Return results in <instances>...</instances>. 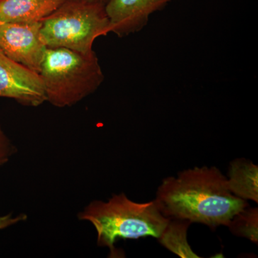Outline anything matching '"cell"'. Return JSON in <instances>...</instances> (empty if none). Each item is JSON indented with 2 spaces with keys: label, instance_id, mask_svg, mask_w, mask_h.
Listing matches in <instances>:
<instances>
[{
  "label": "cell",
  "instance_id": "6",
  "mask_svg": "<svg viewBox=\"0 0 258 258\" xmlns=\"http://www.w3.org/2000/svg\"><path fill=\"white\" fill-rule=\"evenodd\" d=\"M0 98L36 107L46 101L40 74L15 62L0 50Z\"/></svg>",
  "mask_w": 258,
  "mask_h": 258
},
{
  "label": "cell",
  "instance_id": "13",
  "mask_svg": "<svg viewBox=\"0 0 258 258\" xmlns=\"http://www.w3.org/2000/svg\"><path fill=\"white\" fill-rule=\"evenodd\" d=\"M27 216L25 215H20L19 216L13 217L12 215H7L0 217V230L7 228L10 226L15 225L19 222L24 221L26 220Z\"/></svg>",
  "mask_w": 258,
  "mask_h": 258
},
{
  "label": "cell",
  "instance_id": "14",
  "mask_svg": "<svg viewBox=\"0 0 258 258\" xmlns=\"http://www.w3.org/2000/svg\"><path fill=\"white\" fill-rule=\"evenodd\" d=\"M88 1L95 2V3H102V4L106 5L110 0H88Z\"/></svg>",
  "mask_w": 258,
  "mask_h": 258
},
{
  "label": "cell",
  "instance_id": "12",
  "mask_svg": "<svg viewBox=\"0 0 258 258\" xmlns=\"http://www.w3.org/2000/svg\"><path fill=\"white\" fill-rule=\"evenodd\" d=\"M14 152V147L0 124V166L6 164Z\"/></svg>",
  "mask_w": 258,
  "mask_h": 258
},
{
  "label": "cell",
  "instance_id": "3",
  "mask_svg": "<svg viewBox=\"0 0 258 258\" xmlns=\"http://www.w3.org/2000/svg\"><path fill=\"white\" fill-rule=\"evenodd\" d=\"M40 76L46 101L58 108L72 106L92 94L104 81L96 52L47 48Z\"/></svg>",
  "mask_w": 258,
  "mask_h": 258
},
{
  "label": "cell",
  "instance_id": "2",
  "mask_svg": "<svg viewBox=\"0 0 258 258\" xmlns=\"http://www.w3.org/2000/svg\"><path fill=\"white\" fill-rule=\"evenodd\" d=\"M79 218L92 224L97 232V243L108 247L111 255H117V240L149 236L159 239L170 221L161 213L155 200L135 203L124 193L113 195L108 202H92L80 212Z\"/></svg>",
  "mask_w": 258,
  "mask_h": 258
},
{
  "label": "cell",
  "instance_id": "5",
  "mask_svg": "<svg viewBox=\"0 0 258 258\" xmlns=\"http://www.w3.org/2000/svg\"><path fill=\"white\" fill-rule=\"evenodd\" d=\"M41 22L0 23V50L18 63L40 74L47 47Z\"/></svg>",
  "mask_w": 258,
  "mask_h": 258
},
{
  "label": "cell",
  "instance_id": "4",
  "mask_svg": "<svg viewBox=\"0 0 258 258\" xmlns=\"http://www.w3.org/2000/svg\"><path fill=\"white\" fill-rule=\"evenodd\" d=\"M41 32L47 48L92 52L98 37L110 32L106 5L88 0H64L42 20Z\"/></svg>",
  "mask_w": 258,
  "mask_h": 258
},
{
  "label": "cell",
  "instance_id": "8",
  "mask_svg": "<svg viewBox=\"0 0 258 258\" xmlns=\"http://www.w3.org/2000/svg\"><path fill=\"white\" fill-rule=\"evenodd\" d=\"M64 0H0V23L41 22Z\"/></svg>",
  "mask_w": 258,
  "mask_h": 258
},
{
  "label": "cell",
  "instance_id": "7",
  "mask_svg": "<svg viewBox=\"0 0 258 258\" xmlns=\"http://www.w3.org/2000/svg\"><path fill=\"white\" fill-rule=\"evenodd\" d=\"M174 0H110L106 5L110 32L125 37L143 30L149 17Z\"/></svg>",
  "mask_w": 258,
  "mask_h": 258
},
{
  "label": "cell",
  "instance_id": "9",
  "mask_svg": "<svg viewBox=\"0 0 258 258\" xmlns=\"http://www.w3.org/2000/svg\"><path fill=\"white\" fill-rule=\"evenodd\" d=\"M227 184L232 195L258 203V166L252 161L244 158L232 161Z\"/></svg>",
  "mask_w": 258,
  "mask_h": 258
},
{
  "label": "cell",
  "instance_id": "1",
  "mask_svg": "<svg viewBox=\"0 0 258 258\" xmlns=\"http://www.w3.org/2000/svg\"><path fill=\"white\" fill-rule=\"evenodd\" d=\"M155 202L163 215L191 223L203 224L212 230L227 227L248 202L232 195L227 176L215 166H203L168 176L158 187Z\"/></svg>",
  "mask_w": 258,
  "mask_h": 258
},
{
  "label": "cell",
  "instance_id": "11",
  "mask_svg": "<svg viewBox=\"0 0 258 258\" xmlns=\"http://www.w3.org/2000/svg\"><path fill=\"white\" fill-rule=\"evenodd\" d=\"M233 235L258 244V209L247 208L237 212L227 226Z\"/></svg>",
  "mask_w": 258,
  "mask_h": 258
},
{
  "label": "cell",
  "instance_id": "10",
  "mask_svg": "<svg viewBox=\"0 0 258 258\" xmlns=\"http://www.w3.org/2000/svg\"><path fill=\"white\" fill-rule=\"evenodd\" d=\"M191 222L186 220L170 219L160 238L163 246L181 257H200L193 252L186 239Z\"/></svg>",
  "mask_w": 258,
  "mask_h": 258
}]
</instances>
